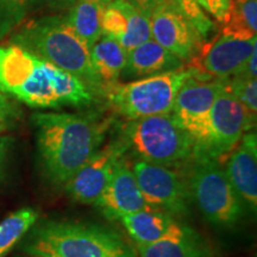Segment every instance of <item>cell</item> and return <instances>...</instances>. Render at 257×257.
<instances>
[{
    "label": "cell",
    "instance_id": "1",
    "mask_svg": "<svg viewBox=\"0 0 257 257\" xmlns=\"http://www.w3.org/2000/svg\"><path fill=\"white\" fill-rule=\"evenodd\" d=\"M31 123L43 175L55 187H64L100 149L114 118L100 110L37 112Z\"/></svg>",
    "mask_w": 257,
    "mask_h": 257
},
{
    "label": "cell",
    "instance_id": "2",
    "mask_svg": "<svg viewBox=\"0 0 257 257\" xmlns=\"http://www.w3.org/2000/svg\"><path fill=\"white\" fill-rule=\"evenodd\" d=\"M0 92L42 110L89 108L101 99L82 80L14 43L0 46Z\"/></svg>",
    "mask_w": 257,
    "mask_h": 257
},
{
    "label": "cell",
    "instance_id": "3",
    "mask_svg": "<svg viewBox=\"0 0 257 257\" xmlns=\"http://www.w3.org/2000/svg\"><path fill=\"white\" fill-rule=\"evenodd\" d=\"M21 242L28 257H138L119 231L87 221L42 220Z\"/></svg>",
    "mask_w": 257,
    "mask_h": 257
},
{
    "label": "cell",
    "instance_id": "4",
    "mask_svg": "<svg viewBox=\"0 0 257 257\" xmlns=\"http://www.w3.org/2000/svg\"><path fill=\"white\" fill-rule=\"evenodd\" d=\"M41 59L86 82L104 98V87L93 69L88 47L70 28L66 15H51L24 24L11 38Z\"/></svg>",
    "mask_w": 257,
    "mask_h": 257
},
{
    "label": "cell",
    "instance_id": "5",
    "mask_svg": "<svg viewBox=\"0 0 257 257\" xmlns=\"http://www.w3.org/2000/svg\"><path fill=\"white\" fill-rule=\"evenodd\" d=\"M115 138L126 154L167 168L182 169L195 154L194 140L170 113L126 120Z\"/></svg>",
    "mask_w": 257,
    "mask_h": 257
},
{
    "label": "cell",
    "instance_id": "6",
    "mask_svg": "<svg viewBox=\"0 0 257 257\" xmlns=\"http://www.w3.org/2000/svg\"><path fill=\"white\" fill-rule=\"evenodd\" d=\"M180 170L187 182L192 202L207 223L221 230L238 226L246 210L218 159L194 154Z\"/></svg>",
    "mask_w": 257,
    "mask_h": 257
},
{
    "label": "cell",
    "instance_id": "7",
    "mask_svg": "<svg viewBox=\"0 0 257 257\" xmlns=\"http://www.w3.org/2000/svg\"><path fill=\"white\" fill-rule=\"evenodd\" d=\"M193 68H182L120 83L105 89L104 98L114 113L126 120L169 114L180 87L192 75Z\"/></svg>",
    "mask_w": 257,
    "mask_h": 257
},
{
    "label": "cell",
    "instance_id": "8",
    "mask_svg": "<svg viewBox=\"0 0 257 257\" xmlns=\"http://www.w3.org/2000/svg\"><path fill=\"white\" fill-rule=\"evenodd\" d=\"M256 120L225 87L214 100L208 115L207 133L195 154L218 159L230 154L243 135L252 131Z\"/></svg>",
    "mask_w": 257,
    "mask_h": 257
},
{
    "label": "cell",
    "instance_id": "9",
    "mask_svg": "<svg viewBox=\"0 0 257 257\" xmlns=\"http://www.w3.org/2000/svg\"><path fill=\"white\" fill-rule=\"evenodd\" d=\"M227 78H211L193 68L180 87L170 114L180 126L200 146L207 133L208 115L218 94L226 87Z\"/></svg>",
    "mask_w": 257,
    "mask_h": 257
},
{
    "label": "cell",
    "instance_id": "10",
    "mask_svg": "<svg viewBox=\"0 0 257 257\" xmlns=\"http://www.w3.org/2000/svg\"><path fill=\"white\" fill-rule=\"evenodd\" d=\"M133 172L147 204L172 217L184 218L191 213L192 198L181 170L167 168L136 160Z\"/></svg>",
    "mask_w": 257,
    "mask_h": 257
},
{
    "label": "cell",
    "instance_id": "11",
    "mask_svg": "<svg viewBox=\"0 0 257 257\" xmlns=\"http://www.w3.org/2000/svg\"><path fill=\"white\" fill-rule=\"evenodd\" d=\"M152 40L184 62H191L200 51L205 38L172 3L166 2L148 16Z\"/></svg>",
    "mask_w": 257,
    "mask_h": 257
},
{
    "label": "cell",
    "instance_id": "12",
    "mask_svg": "<svg viewBox=\"0 0 257 257\" xmlns=\"http://www.w3.org/2000/svg\"><path fill=\"white\" fill-rule=\"evenodd\" d=\"M126 150L117 138L100 149L83 165L64 186L72 200L85 205H94L111 178L115 165Z\"/></svg>",
    "mask_w": 257,
    "mask_h": 257
},
{
    "label": "cell",
    "instance_id": "13",
    "mask_svg": "<svg viewBox=\"0 0 257 257\" xmlns=\"http://www.w3.org/2000/svg\"><path fill=\"white\" fill-rule=\"evenodd\" d=\"M257 49V38L239 40L219 34L210 41H205L198 55L189 62L194 68L211 78H230Z\"/></svg>",
    "mask_w": 257,
    "mask_h": 257
},
{
    "label": "cell",
    "instance_id": "14",
    "mask_svg": "<svg viewBox=\"0 0 257 257\" xmlns=\"http://www.w3.org/2000/svg\"><path fill=\"white\" fill-rule=\"evenodd\" d=\"M94 205L102 216L110 220H119L125 214L152 208L147 204L125 156L118 161L110 180Z\"/></svg>",
    "mask_w": 257,
    "mask_h": 257
},
{
    "label": "cell",
    "instance_id": "15",
    "mask_svg": "<svg viewBox=\"0 0 257 257\" xmlns=\"http://www.w3.org/2000/svg\"><path fill=\"white\" fill-rule=\"evenodd\" d=\"M225 175L250 213L257 210V135L248 131L231 150L224 168Z\"/></svg>",
    "mask_w": 257,
    "mask_h": 257
},
{
    "label": "cell",
    "instance_id": "16",
    "mask_svg": "<svg viewBox=\"0 0 257 257\" xmlns=\"http://www.w3.org/2000/svg\"><path fill=\"white\" fill-rule=\"evenodd\" d=\"M102 36L111 37L126 51L152 40L149 18L125 0H111L102 12Z\"/></svg>",
    "mask_w": 257,
    "mask_h": 257
},
{
    "label": "cell",
    "instance_id": "17",
    "mask_svg": "<svg viewBox=\"0 0 257 257\" xmlns=\"http://www.w3.org/2000/svg\"><path fill=\"white\" fill-rule=\"evenodd\" d=\"M140 257H216L206 239L193 227L175 220L162 238L138 246Z\"/></svg>",
    "mask_w": 257,
    "mask_h": 257
},
{
    "label": "cell",
    "instance_id": "18",
    "mask_svg": "<svg viewBox=\"0 0 257 257\" xmlns=\"http://www.w3.org/2000/svg\"><path fill=\"white\" fill-rule=\"evenodd\" d=\"M185 68V62L154 40L127 51L121 78L137 80Z\"/></svg>",
    "mask_w": 257,
    "mask_h": 257
},
{
    "label": "cell",
    "instance_id": "19",
    "mask_svg": "<svg viewBox=\"0 0 257 257\" xmlns=\"http://www.w3.org/2000/svg\"><path fill=\"white\" fill-rule=\"evenodd\" d=\"M119 220L137 246H142L162 238L178 219L163 211L147 208L125 214Z\"/></svg>",
    "mask_w": 257,
    "mask_h": 257
},
{
    "label": "cell",
    "instance_id": "20",
    "mask_svg": "<svg viewBox=\"0 0 257 257\" xmlns=\"http://www.w3.org/2000/svg\"><path fill=\"white\" fill-rule=\"evenodd\" d=\"M89 54L93 69L101 81L105 93L106 88L120 79L126 63L127 51L111 37L101 36L89 49Z\"/></svg>",
    "mask_w": 257,
    "mask_h": 257
},
{
    "label": "cell",
    "instance_id": "21",
    "mask_svg": "<svg viewBox=\"0 0 257 257\" xmlns=\"http://www.w3.org/2000/svg\"><path fill=\"white\" fill-rule=\"evenodd\" d=\"M111 0H76L66 14V19L88 49L102 36L101 17Z\"/></svg>",
    "mask_w": 257,
    "mask_h": 257
},
{
    "label": "cell",
    "instance_id": "22",
    "mask_svg": "<svg viewBox=\"0 0 257 257\" xmlns=\"http://www.w3.org/2000/svg\"><path fill=\"white\" fill-rule=\"evenodd\" d=\"M257 32V0H231L221 23L220 34L239 40H251Z\"/></svg>",
    "mask_w": 257,
    "mask_h": 257
},
{
    "label": "cell",
    "instance_id": "23",
    "mask_svg": "<svg viewBox=\"0 0 257 257\" xmlns=\"http://www.w3.org/2000/svg\"><path fill=\"white\" fill-rule=\"evenodd\" d=\"M38 212L23 207L0 221V257H5L38 221Z\"/></svg>",
    "mask_w": 257,
    "mask_h": 257
},
{
    "label": "cell",
    "instance_id": "24",
    "mask_svg": "<svg viewBox=\"0 0 257 257\" xmlns=\"http://www.w3.org/2000/svg\"><path fill=\"white\" fill-rule=\"evenodd\" d=\"M36 0H0V38L24 21Z\"/></svg>",
    "mask_w": 257,
    "mask_h": 257
},
{
    "label": "cell",
    "instance_id": "25",
    "mask_svg": "<svg viewBox=\"0 0 257 257\" xmlns=\"http://www.w3.org/2000/svg\"><path fill=\"white\" fill-rule=\"evenodd\" d=\"M227 88L248 113L256 120L257 117V80L227 78Z\"/></svg>",
    "mask_w": 257,
    "mask_h": 257
},
{
    "label": "cell",
    "instance_id": "26",
    "mask_svg": "<svg viewBox=\"0 0 257 257\" xmlns=\"http://www.w3.org/2000/svg\"><path fill=\"white\" fill-rule=\"evenodd\" d=\"M169 2L198 29L205 40L210 37V35L216 29V25L200 8L198 0H169Z\"/></svg>",
    "mask_w": 257,
    "mask_h": 257
},
{
    "label": "cell",
    "instance_id": "27",
    "mask_svg": "<svg viewBox=\"0 0 257 257\" xmlns=\"http://www.w3.org/2000/svg\"><path fill=\"white\" fill-rule=\"evenodd\" d=\"M22 111L10 96L0 92V134L8 133L17 126Z\"/></svg>",
    "mask_w": 257,
    "mask_h": 257
},
{
    "label": "cell",
    "instance_id": "28",
    "mask_svg": "<svg viewBox=\"0 0 257 257\" xmlns=\"http://www.w3.org/2000/svg\"><path fill=\"white\" fill-rule=\"evenodd\" d=\"M198 3L204 11L216 18V21L220 24L225 21L227 11H229L226 0H198Z\"/></svg>",
    "mask_w": 257,
    "mask_h": 257
},
{
    "label": "cell",
    "instance_id": "29",
    "mask_svg": "<svg viewBox=\"0 0 257 257\" xmlns=\"http://www.w3.org/2000/svg\"><path fill=\"white\" fill-rule=\"evenodd\" d=\"M15 140L11 136H3L0 135V186L4 184L8 170V162L10 150Z\"/></svg>",
    "mask_w": 257,
    "mask_h": 257
},
{
    "label": "cell",
    "instance_id": "30",
    "mask_svg": "<svg viewBox=\"0 0 257 257\" xmlns=\"http://www.w3.org/2000/svg\"><path fill=\"white\" fill-rule=\"evenodd\" d=\"M255 49L252 51L251 56L249 57L248 61L243 64L242 67L238 69V72L234 74V78L239 79H257V56H256Z\"/></svg>",
    "mask_w": 257,
    "mask_h": 257
},
{
    "label": "cell",
    "instance_id": "31",
    "mask_svg": "<svg viewBox=\"0 0 257 257\" xmlns=\"http://www.w3.org/2000/svg\"><path fill=\"white\" fill-rule=\"evenodd\" d=\"M125 2H127L128 4H131L140 10V11H142L148 17V16L152 14L154 9L163 4V3L168 2V0H125Z\"/></svg>",
    "mask_w": 257,
    "mask_h": 257
},
{
    "label": "cell",
    "instance_id": "32",
    "mask_svg": "<svg viewBox=\"0 0 257 257\" xmlns=\"http://www.w3.org/2000/svg\"><path fill=\"white\" fill-rule=\"evenodd\" d=\"M75 2L76 0H36V3H42L54 11H68Z\"/></svg>",
    "mask_w": 257,
    "mask_h": 257
},
{
    "label": "cell",
    "instance_id": "33",
    "mask_svg": "<svg viewBox=\"0 0 257 257\" xmlns=\"http://www.w3.org/2000/svg\"><path fill=\"white\" fill-rule=\"evenodd\" d=\"M230 2H231V0H226V3H227V6H229V4H230Z\"/></svg>",
    "mask_w": 257,
    "mask_h": 257
}]
</instances>
